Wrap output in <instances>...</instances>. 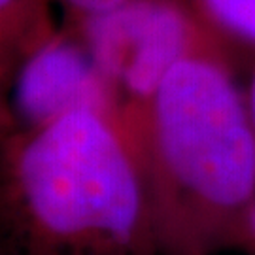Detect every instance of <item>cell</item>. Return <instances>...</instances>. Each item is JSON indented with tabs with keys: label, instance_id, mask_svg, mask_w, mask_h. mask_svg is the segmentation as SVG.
I'll list each match as a JSON object with an SVG mask.
<instances>
[{
	"label": "cell",
	"instance_id": "1",
	"mask_svg": "<svg viewBox=\"0 0 255 255\" xmlns=\"http://www.w3.org/2000/svg\"><path fill=\"white\" fill-rule=\"evenodd\" d=\"M119 125L144 178L159 255L235 250L255 202V127L227 49L180 61Z\"/></svg>",
	"mask_w": 255,
	"mask_h": 255
},
{
	"label": "cell",
	"instance_id": "2",
	"mask_svg": "<svg viewBox=\"0 0 255 255\" xmlns=\"http://www.w3.org/2000/svg\"><path fill=\"white\" fill-rule=\"evenodd\" d=\"M0 255H159L118 119L83 110L0 142Z\"/></svg>",
	"mask_w": 255,
	"mask_h": 255
},
{
	"label": "cell",
	"instance_id": "3",
	"mask_svg": "<svg viewBox=\"0 0 255 255\" xmlns=\"http://www.w3.org/2000/svg\"><path fill=\"white\" fill-rule=\"evenodd\" d=\"M70 23V32L110 85L119 114L149 101L180 61L227 49L218 32L183 0H132Z\"/></svg>",
	"mask_w": 255,
	"mask_h": 255
},
{
	"label": "cell",
	"instance_id": "4",
	"mask_svg": "<svg viewBox=\"0 0 255 255\" xmlns=\"http://www.w3.org/2000/svg\"><path fill=\"white\" fill-rule=\"evenodd\" d=\"M19 127L34 128L74 112H97L119 121V108L91 55L72 32H63L19 66L13 89Z\"/></svg>",
	"mask_w": 255,
	"mask_h": 255
},
{
	"label": "cell",
	"instance_id": "5",
	"mask_svg": "<svg viewBox=\"0 0 255 255\" xmlns=\"http://www.w3.org/2000/svg\"><path fill=\"white\" fill-rule=\"evenodd\" d=\"M57 34L49 0H0V63L19 70Z\"/></svg>",
	"mask_w": 255,
	"mask_h": 255
},
{
	"label": "cell",
	"instance_id": "6",
	"mask_svg": "<svg viewBox=\"0 0 255 255\" xmlns=\"http://www.w3.org/2000/svg\"><path fill=\"white\" fill-rule=\"evenodd\" d=\"M195 9L227 46L255 51V0H197Z\"/></svg>",
	"mask_w": 255,
	"mask_h": 255
},
{
	"label": "cell",
	"instance_id": "7",
	"mask_svg": "<svg viewBox=\"0 0 255 255\" xmlns=\"http://www.w3.org/2000/svg\"><path fill=\"white\" fill-rule=\"evenodd\" d=\"M15 74H17V68L0 63V142H4L11 132H15L19 128L17 118L13 112V102H11Z\"/></svg>",
	"mask_w": 255,
	"mask_h": 255
},
{
	"label": "cell",
	"instance_id": "8",
	"mask_svg": "<svg viewBox=\"0 0 255 255\" xmlns=\"http://www.w3.org/2000/svg\"><path fill=\"white\" fill-rule=\"evenodd\" d=\"M63 6L70 13V21L91 15H101L112 9H118L132 0H61Z\"/></svg>",
	"mask_w": 255,
	"mask_h": 255
},
{
	"label": "cell",
	"instance_id": "9",
	"mask_svg": "<svg viewBox=\"0 0 255 255\" xmlns=\"http://www.w3.org/2000/svg\"><path fill=\"white\" fill-rule=\"evenodd\" d=\"M235 250H240L242 254L246 255H255V202L252 210L248 212L242 227H240Z\"/></svg>",
	"mask_w": 255,
	"mask_h": 255
},
{
	"label": "cell",
	"instance_id": "10",
	"mask_svg": "<svg viewBox=\"0 0 255 255\" xmlns=\"http://www.w3.org/2000/svg\"><path fill=\"white\" fill-rule=\"evenodd\" d=\"M248 106H250V114H252V121L255 127V72L252 78V85H250V93H248Z\"/></svg>",
	"mask_w": 255,
	"mask_h": 255
},
{
	"label": "cell",
	"instance_id": "11",
	"mask_svg": "<svg viewBox=\"0 0 255 255\" xmlns=\"http://www.w3.org/2000/svg\"><path fill=\"white\" fill-rule=\"evenodd\" d=\"M183 2H187V4H191L193 8H195V2H197V0H183Z\"/></svg>",
	"mask_w": 255,
	"mask_h": 255
}]
</instances>
